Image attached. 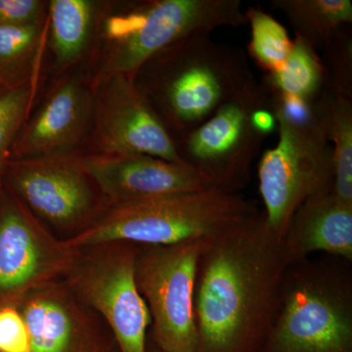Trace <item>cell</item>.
<instances>
[{"instance_id":"6da1fadb","label":"cell","mask_w":352,"mask_h":352,"mask_svg":"<svg viewBox=\"0 0 352 352\" xmlns=\"http://www.w3.org/2000/svg\"><path fill=\"white\" fill-rule=\"evenodd\" d=\"M289 265L256 210L208 240L195 287L198 352H259Z\"/></svg>"},{"instance_id":"7a4b0ae2","label":"cell","mask_w":352,"mask_h":352,"mask_svg":"<svg viewBox=\"0 0 352 352\" xmlns=\"http://www.w3.org/2000/svg\"><path fill=\"white\" fill-rule=\"evenodd\" d=\"M136 75H146L142 82H134L173 141L201 126L254 80L244 50L217 43L208 32L171 44Z\"/></svg>"},{"instance_id":"3957f363","label":"cell","mask_w":352,"mask_h":352,"mask_svg":"<svg viewBox=\"0 0 352 352\" xmlns=\"http://www.w3.org/2000/svg\"><path fill=\"white\" fill-rule=\"evenodd\" d=\"M351 264L326 254L289 264L259 352H352Z\"/></svg>"},{"instance_id":"277c9868","label":"cell","mask_w":352,"mask_h":352,"mask_svg":"<svg viewBox=\"0 0 352 352\" xmlns=\"http://www.w3.org/2000/svg\"><path fill=\"white\" fill-rule=\"evenodd\" d=\"M258 210L237 193L210 187L104 208L82 233L68 241L72 248L124 241L166 245L217 235Z\"/></svg>"},{"instance_id":"5b68a950","label":"cell","mask_w":352,"mask_h":352,"mask_svg":"<svg viewBox=\"0 0 352 352\" xmlns=\"http://www.w3.org/2000/svg\"><path fill=\"white\" fill-rule=\"evenodd\" d=\"M245 23L239 0H156L132 6L104 23L107 45L98 82L113 75L134 80L148 60L171 44Z\"/></svg>"},{"instance_id":"8992f818","label":"cell","mask_w":352,"mask_h":352,"mask_svg":"<svg viewBox=\"0 0 352 352\" xmlns=\"http://www.w3.org/2000/svg\"><path fill=\"white\" fill-rule=\"evenodd\" d=\"M138 244L113 241L74 248L63 281L112 331L120 352H147L151 317L135 281Z\"/></svg>"},{"instance_id":"52a82bcc","label":"cell","mask_w":352,"mask_h":352,"mask_svg":"<svg viewBox=\"0 0 352 352\" xmlns=\"http://www.w3.org/2000/svg\"><path fill=\"white\" fill-rule=\"evenodd\" d=\"M208 239L138 245L135 281L149 310L153 344L159 351L198 352L197 270Z\"/></svg>"},{"instance_id":"ba28073f","label":"cell","mask_w":352,"mask_h":352,"mask_svg":"<svg viewBox=\"0 0 352 352\" xmlns=\"http://www.w3.org/2000/svg\"><path fill=\"white\" fill-rule=\"evenodd\" d=\"M270 99L267 88L252 80L201 126L175 139L180 161L210 188L229 193L244 188L265 138L254 129L252 112Z\"/></svg>"},{"instance_id":"9c48e42d","label":"cell","mask_w":352,"mask_h":352,"mask_svg":"<svg viewBox=\"0 0 352 352\" xmlns=\"http://www.w3.org/2000/svg\"><path fill=\"white\" fill-rule=\"evenodd\" d=\"M3 187L62 241L82 233L104 210L100 193L73 154L10 160Z\"/></svg>"},{"instance_id":"30bf717a","label":"cell","mask_w":352,"mask_h":352,"mask_svg":"<svg viewBox=\"0 0 352 352\" xmlns=\"http://www.w3.org/2000/svg\"><path fill=\"white\" fill-rule=\"evenodd\" d=\"M276 119L279 140L259 162L258 187L266 224L283 239L303 201L333 190L335 166L323 127L294 126Z\"/></svg>"},{"instance_id":"8fae6325","label":"cell","mask_w":352,"mask_h":352,"mask_svg":"<svg viewBox=\"0 0 352 352\" xmlns=\"http://www.w3.org/2000/svg\"><path fill=\"white\" fill-rule=\"evenodd\" d=\"M75 249L58 239L9 190L0 192V307L63 279Z\"/></svg>"},{"instance_id":"7c38bea8","label":"cell","mask_w":352,"mask_h":352,"mask_svg":"<svg viewBox=\"0 0 352 352\" xmlns=\"http://www.w3.org/2000/svg\"><path fill=\"white\" fill-rule=\"evenodd\" d=\"M16 307L29 331L30 352H120L107 323L63 279L32 292Z\"/></svg>"},{"instance_id":"4fadbf2b","label":"cell","mask_w":352,"mask_h":352,"mask_svg":"<svg viewBox=\"0 0 352 352\" xmlns=\"http://www.w3.org/2000/svg\"><path fill=\"white\" fill-rule=\"evenodd\" d=\"M95 135L100 155L144 154L182 163L175 141L133 80L113 75L98 82Z\"/></svg>"},{"instance_id":"5bb4252c","label":"cell","mask_w":352,"mask_h":352,"mask_svg":"<svg viewBox=\"0 0 352 352\" xmlns=\"http://www.w3.org/2000/svg\"><path fill=\"white\" fill-rule=\"evenodd\" d=\"M80 162L104 208L210 188L186 164L148 155L95 154Z\"/></svg>"},{"instance_id":"9a60e30c","label":"cell","mask_w":352,"mask_h":352,"mask_svg":"<svg viewBox=\"0 0 352 352\" xmlns=\"http://www.w3.org/2000/svg\"><path fill=\"white\" fill-rule=\"evenodd\" d=\"M92 110V99L78 78L64 80L19 132L10 160L69 155L82 140Z\"/></svg>"},{"instance_id":"2e32d148","label":"cell","mask_w":352,"mask_h":352,"mask_svg":"<svg viewBox=\"0 0 352 352\" xmlns=\"http://www.w3.org/2000/svg\"><path fill=\"white\" fill-rule=\"evenodd\" d=\"M289 264L315 252L352 261V205L338 198L333 190L303 201L292 217L283 238Z\"/></svg>"},{"instance_id":"e0dca14e","label":"cell","mask_w":352,"mask_h":352,"mask_svg":"<svg viewBox=\"0 0 352 352\" xmlns=\"http://www.w3.org/2000/svg\"><path fill=\"white\" fill-rule=\"evenodd\" d=\"M315 104L333 150V192L340 201L352 205V98L325 87Z\"/></svg>"},{"instance_id":"ac0fdd59","label":"cell","mask_w":352,"mask_h":352,"mask_svg":"<svg viewBox=\"0 0 352 352\" xmlns=\"http://www.w3.org/2000/svg\"><path fill=\"white\" fill-rule=\"evenodd\" d=\"M270 6L281 11L296 32V38L323 47L333 32L352 23L351 0H272Z\"/></svg>"},{"instance_id":"d6986e66","label":"cell","mask_w":352,"mask_h":352,"mask_svg":"<svg viewBox=\"0 0 352 352\" xmlns=\"http://www.w3.org/2000/svg\"><path fill=\"white\" fill-rule=\"evenodd\" d=\"M50 7L53 52L60 64L74 63L87 50L96 3L89 0H52Z\"/></svg>"},{"instance_id":"ffe728a7","label":"cell","mask_w":352,"mask_h":352,"mask_svg":"<svg viewBox=\"0 0 352 352\" xmlns=\"http://www.w3.org/2000/svg\"><path fill=\"white\" fill-rule=\"evenodd\" d=\"M263 85L273 94L314 100L326 87L321 58L311 45L296 38L283 66L264 76Z\"/></svg>"},{"instance_id":"44dd1931","label":"cell","mask_w":352,"mask_h":352,"mask_svg":"<svg viewBox=\"0 0 352 352\" xmlns=\"http://www.w3.org/2000/svg\"><path fill=\"white\" fill-rule=\"evenodd\" d=\"M43 25H0V87L29 85Z\"/></svg>"},{"instance_id":"7402d4cb","label":"cell","mask_w":352,"mask_h":352,"mask_svg":"<svg viewBox=\"0 0 352 352\" xmlns=\"http://www.w3.org/2000/svg\"><path fill=\"white\" fill-rule=\"evenodd\" d=\"M245 16L251 27L250 55L267 74L277 71L293 48L288 32L272 16L256 7H249Z\"/></svg>"},{"instance_id":"603a6c76","label":"cell","mask_w":352,"mask_h":352,"mask_svg":"<svg viewBox=\"0 0 352 352\" xmlns=\"http://www.w3.org/2000/svg\"><path fill=\"white\" fill-rule=\"evenodd\" d=\"M31 103L32 88L29 85L11 88L0 87V192L3 189L11 150Z\"/></svg>"},{"instance_id":"cb8c5ba5","label":"cell","mask_w":352,"mask_h":352,"mask_svg":"<svg viewBox=\"0 0 352 352\" xmlns=\"http://www.w3.org/2000/svg\"><path fill=\"white\" fill-rule=\"evenodd\" d=\"M323 48L321 62L326 88L352 98V39L349 25L333 32Z\"/></svg>"},{"instance_id":"d4e9b609","label":"cell","mask_w":352,"mask_h":352,"mask_svg":"<svg viewBox=\"0 0 352 352\" xmlns=\"http://www.w3.org/2000/svg\"><path fill=\"white\" fill-rule=\"evenodd\" d=\"M30 333L16 305L0 307V352H30Z\"/></svg>"},{"instance_id":"484cf974","label":"cell","mask_w":352,"mask_h":352,"mask_svg":"<svg viewBox=\"0 0 352 352\" xmlns=\"http://www.w3.org/2000/svg\"><path fill=\"white\" fill-rule=\"evenodd\" d=\"M45 2L39 0H0V25H43Z\"/></svg>"},{"instance_id":"4316f807","label":"cell","mask_w":352,"mask_h":352,"mask_svg":"<svg viewBox=\"0 0 352 352\" xmlns=\"http://www.w3.org/2000/svg\"><path fill=\"white\" fill-rule=\"evenodd\" d=\"M252 122L254 129L264 138L276 131L278 122L276 115L273 110L271 96L270 100L261 104L252 112Z\"/></svg>"},{"instance_id":"83f0119b","label":"cell","mask_w":352,"mask_h":352,"mask_svg":"<svg viewBox=\"0 0 352 352\" xmlns=\"http://www.w3.org/2000/svg\"><path fill=\"white\" fill-rule=\"evenodd\" d=\"M147 352H161V351H157V347L154 346V349H153V351H150V349H147Z\"/></svg>"}]
</instances>
